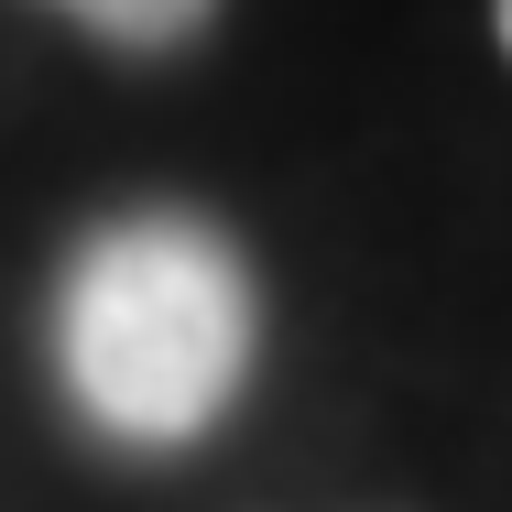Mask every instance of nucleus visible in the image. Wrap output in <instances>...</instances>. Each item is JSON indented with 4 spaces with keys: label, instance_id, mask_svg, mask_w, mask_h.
Instances as JSON below:
<instances>
[{
    "label": "nucleus",
    "instance_id": "1",
    "mask_svg": "<svg viewBox=\"0 0 512 512\" xmlns=\"http://www.w3.org/2000/svg\"><path fill=\"white\" fill-rule=\"evenodd\" d=\"M262 306H251V262L207 229V218H120L66 262L55 295V360L88 425L131 447H175L207 436L229 393L251 382Z\"/></svg>",
    "mask_w": 512,
    "mask_h": 512
},
{
    "label": "nucleus",
    "instance_id": "2",
    "mask_svg": "<svg viewBox=\"0 0 512 512\" xmlns=\"http://www.w3.org/2000/svg\"><path fill=\"white\" fill-rule=\"evenodd\" d=\"M44 11H66L77 33H99L120 55H186L218 22V0H44Z\"/></svg>",
    "mask_w": 512,
    "mask_h": 512
},
{
    "label": "nucleus",
    "instance_id": "3",
    "mask_svg": "<svg viewBox=\"0 0 512 512\" xmlns=\"http://www.w3.org/2000/svg\"><path fill=\"white\" fill-rule=\"evenodd\" d=\"M502 55H512V0H502Z\"/></svg>",
    "mask_w": 512,
    "mask_h": 512
}]
</instances>
